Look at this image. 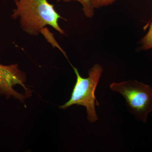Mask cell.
Listing matches in <instances>:
<instances>
[{
	"mask_svg": "<svg viewBox=\"0 0 152 152\" xmlns=\"http://www.w3.org/2000/svg\"><path fill=\"white\" fill-rule=\"evenodd\" d=\"M26 75L19 69L17 64L4 66L0 64V95L6 96L7 99L12 96L23 102L25 96L15 91L13 87L20 85L28 92V89L24 84Z\"/></svg>",
	"mask_w": 152,
	"mask_h": 152,
	"instance_id": "cell-4",
	"label": "cell"
},
{
	"mask_svg": "<svg viewBox=\"0 0 152 152\" xmlns=\"http://www.w3.org/2000/svg\"><path fill=\"white\" fill-rule=\"evenodd\" d=\"M116 0H91L94 9H98L112 4Z\"/></svg>",
	"mask_w": 152,
	"mask_h": 152,
	"instance_id": "cell-7",
	"label": "cell"
},
{
	"mask_svg": "<svg viewBox=\"0 0 152 152\" xmlns=\"http://www.w3.org/2000/svg\"><path fill=\"white\" fill-rule=\"evenodd\" d=\"M112 91L119 93L124 98L128 110L137 119L145 123L148 115L152 112V88L137 81L113 83Z\"/></svg>",
	"mask_w": 152,
	"mask_h": 152,
	"instance_id": "cell-3",
	"label": "cell"
},
{
	"mask_svg": "<svg viewBox=\"0 0 152 152\" xmlns=\"http://www.w3.org/2000/svg\"><path fill=\"white\" fill-rule=\"evenodd\" d=\"M17 9L13 11L12 18H20V24L24 31L31 36H37L46 26L54 28L61 34L64 31L59 26L62 18L55 10L53 5L48 0H14Z\"/></svg>",
	"mask_w": 152,
	"mask_h": 152,
	"instance_id": "cell-1",
	"label": "cell"
},
{
	"mask_svg": "<svg viewBox=\"0 0 152 152\" xmlns=\"http://www.w3.org/2000/svg\"><path fill=\"white\" fill-rule=\"evenodd\" d=\"M77 76L70 99L60 108L65 110L73 105L83 106L86 108L87 119L91 124L96 122L99 119L96 113L95 104L99 105L96 99L95 91L103 72L102 67L96 64L88 71V77L83 78L77 68L72 65Z\"/></svg>",
	"mask_w": 152,
	"mask_h": 152,
	"instance_id": "cell-2",
	"label": "cell"
},
{
	"mask_svg": "<svg viewBox=\"0 0 152 152\" xmlns=\"http://www.w3.org/2000/svg\"><path fill=\"white\" fill-rule=\"evenodd\" d=\"M64 2H69L72 0H61ZM80 3L83 5V10L85 15L87 18H92L94 15V9L92 6L91 0H74Z\"/></svg>",
	"mask_w": 152,
	"mask_h": 152,
	"instance_id": "cell-5",
	"label": "cell"
},
{
	"mask_svg": "<svg viewBox=\"0 0 152 152\" xmlns=\"http://www.w3.org/2000/svg\"><path fill=\"white\" fill-rule=\"evenodd\" d=\"M141 42L142 45V48L143 50H148L152 48V22L148 32L142 39Z\"/></svg>",
	"mask_w": 152,
	"mask_h": 152,
	"instance_id": "cell-6",
	"label": "cell"
}]
</instances>
